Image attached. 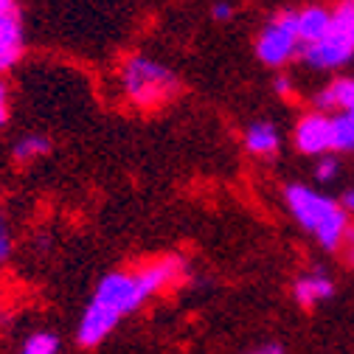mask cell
Instances as JSON below:
<instances>
[{
    "mask_svg": "<svg viewBox=\"0 0 354 354\" xmlns=\"http://www.w3.org/2000/svg\"><path fill=\"white\" fill-rule=\"evenodd\" d=\"M183 276H186L183 256H158L136 270L107 273L96 284L91 304L84 306V313L76 324V343L82 348H96L118 329V324L127 315L138 313L147 301L174 287Z\"/></svg>",
    "mask_w": 354,
    "mask_h": 354,
    "instance_id": "cell-1",
    "label": "cell"
},
{
    "mask_svg": "<svg viewBox=\"0 0 354 354\" xmlns=\"http://www.w3.org/2000/svg\"><path fill=\"white\" fill-rule=\"evenodd\" d=\"M284 205L295 223L326 250H340L343 239L351 228L348 214L343 211L340 200L309 189L304 183H290L284 189Z\"/></svg>",
    "mask_w": 354,
    "mask_h": 354,
    "instance_id": "cell-2",
    "label": "cell"
},
{
    "mask_svg": "<svg viewBox=\"0 0 354 354\" xmlns=\"http://www.w3.org/2000/svg\"><path fill=\"white\" fill-rule=\"evenodd\" d=\"M118 84L121 93L129 104H136L138 110H158L166 102H171L180 91V79L171 68L152 57H129L121 71H118Z\"/></svg>",
    "mask_w": 354,
    "mask_h": 354,
    "instance_id": "cell-3",
    "label": "cell"
},
{
    "mask_svg": "<svg viewBox=\"0 0 354 354\" xmlns=\"http://www.w3.org/2000/svg\"><path fill=\"white\" fill-rule=\"evenodd\" d=\"M354 57V0H343L332 9L326 34L315 46L301 48V59L315 71H337Z\"/></svg>",
    "mask_w": 354,
    "mask_h": 354,
    "instance_id": "cell-4",
    "label": "cell"
},
{
    "mask_svg": "<svg viewBox=\"0 0 354 354\" xmlns=\"http://www.w3.org/2000/svg\"><path fill=\"white\" fill-rule=\"evenodd\" d=\"M301 48L295 12H279L256 37V57L268 68H284L290 59L301 57Z\"/></svg>",
    "mask_w": 354,
    "mask_h": 354,
    "instance_id": "cell-5",
    "label": "cell"
},
{
    "mask_svg": "<svg viewBox=\"0 0 354 354\" xmlns=\"http://www.w3.org/2000/svg\"><path fill=\"white\" fill-rule=\"evenodd\" d=\"M26 51V31L17 0H0V76L12 71Z\"/></svg>",
    "mask_w": 354,
    "mask_h": 354,
    "instance_id": "cell-6",
    "label": "cell"
},
{
    "mask_svg": "<svg viewBox=\"0 0 354 354\" xmlns=\"http://www.w3.org/2000/svg\"><path fill=\"white\" fill-rule=\"evenodd\" d=\"M292 141H295V149H298L301 155H309V158H324V155H329V152H332V115L324 113V110L306 113V115L295 124Z\"/></svg>",
    "mask_w": 354,
    "mask_h": 354,
    "instance_id": "cell-7",
    "label": "cell"
},
{
    "mask_svg": "<svg viewBox=\"0 0 354 354\" xmlns=\"http://www.w3.org/2000/svg\"><path fill=\"white\" fill-rule=\"evenodd\" d=\"M335 295V281L324 273V270H309L301 273L292 281V301L304 309H315L318 304L329 301Z\"/></svg>",
    "mask_w": 354,
    "mask_h": 354,
    "instance_id": "cell-8",
    "label": "cell"
},
{
    "mask_svg": "<svg viewBox=\"0 0 354 354\" xmlns=\"http://www.w3.org/2000/svg\"><path fill=\"white\" fill-rule=\"evenodd\" d=\"M329 20H332V12L326 6H318V3H309L304 9L295 12V26H298V37H301V46H315V42L326 34L329 28Z\"/></svg>",
    "mask_w": 354,
    "mask_h": 354,
    "instance_id": "cell-9",
    "label": "cell"
},
{
    "mask_svg": "<svg viewBox=\"0 0 354 354\" xmlns=\"http://www.w3.org/2000/svg\"><path fill=\"white\" fill-rule=\"evenodd\" d=\"M281 147V132L270 121H253L245 129V149L256 158H270Z\"/></svg>",
    "mask_w": 354,
    "mask_h": 354,
    "instance_id": "cell-10",
    "label": "cell"
},
{
    "mask_svg": "<svg viewBox=\"0 0 354 354\" xmlns=\"http://www.w3.org/2000/svg\"><path fill=\"white\" fill-rule=\"evenodd\" d=\"M318 107L324 113H329V110H337V113L354 110V79L343 76V79H335L332 84H326L321 91V96H318Z\"/></svg>",
    "mask_w": 354,
    "mask_h": 354,
    "instance_id": "cell-11",
    "label": "cell"
},
{
    "mask_svg": "<svg viewBox=\"0 0 354 354\" xmlns=\"http://www.w3.org/2000/svg\"><path fill=\"white\" fill-rule=\"evenodd\" d=\"M332 152H354V110L332 115Z\"/></svg>",
    "mask_w": 354,
    "mask_h": 354,
    "instance_id": "cell-12",
    "label": "cell"
},
{
    "mask_svg": "<svg viewBox=\"0 0 354 354\" xmlns=\"http://www.w3.org/2000/svg\"><path fill=\"white\" fill-rule=\"evenodd\" d=\"M51 152V138L48 136H39V132H28V136H23L15 147H12V155L15 160L20 163H28V160H37L42 155Z\"/></svg>",
    "mask_w": 354,
    "mask_h": 354,
    "instance_id": "cell-13",
    "label": "cell"
},
{
    "mask_svg": "<svg viewBox=\"0 0 354 354\" xmlns=\"http://www.w3.org/2000/svg\"><path fill=\"white\" fill-rule=\"evenodd\" d=\"M17 354H59V337L54 332H46V329L31 332L23 340Z\"/></svg>",
    "mask_w": 354,
    "mask_h": 354,
    "instance_id": "cell-14",
    "label": "cell"
},
{
    "mask_svg": "<svg viewBox=\"0 0 354 354\" xmlns=\"http://www.w3.org/2000/svg\"><path fill=\"white\" fill-rule=\"evenodd\" d=\"M313 174H315L318 183H332V180H337V174H340V160L329 152V155H324V158L315 160Z\"/></svg>",
    "mask_w": 354,
    "mask_h": 354,
    "instance_id": "cell-15",
    "label": "cell"
},
{
    "mask_svg": "<svg viewBox=\"0 0 354 354\" xmlns=\"http://www.w3.org/2000/svg\"><path fill=\"white\" fill-rule=\"evenodd\" d=\"M15 253V236H12V228L6 223H0V264L9 261Z\"/></svg>",
    "mask_w": 354,
    "mask_h": 354,
    "instance_id": "cell-16",
    "label": "cell"
},
{
    "mask_svg": "<svg viewBox=\"0 0 354 354\" xmlns=\"http://www.w3.org/2000/svg\"><path fill=\"white\" fill-rule=\"evenodd\" d=\"M234 15H236V9H234V3H228V0H219V3L211 6V17L219 20V23L234 20Z\"/></svg>",
    "mask_w": 354,
    "mask_h": 354,
    "instance_id": "cell-17",
    "label": "cell"
},
{
    "mask_svg": "<svg viewBox=\"0 0 354 354\" xmlns=\"http://www.w3.org/2000/svg\"><path fill=\"white\" fill-rule=\"evenodd\" d=\"M340 253H343V261L348 264V268H354V225L348 228V234H346V239H343Z\"/></svg>",
    "mask_w": 354,
    "mask_h": 354,
    "instance_id": "cell-18",
    "label": "cell"
},
{
    "mask_svg": "<svg viewBox=\"0 0 354 354\" xmlns=\"http://www.w3.org/2000/svg\"><path fill=\"white\" fill-rule=\"evenodd\" d=\"M6 121H9V87L3 79H0V127Z\"/></svg>",
    "mask_w": 354,
    "mask_h": 354,
    "instance_id": "cell-19",
    "label": "cell"
},
{
    "mask_svg": "<svg viewBox=\"0 0 354 354\" xmlns=\"http://www.w3.org/2000/svg\"><path fill=\"white\" fill-rule=\"evenodd\" d=\"M245 354H284V346L281 343H264V346H256Z\"/></svg>",
    "mask_w": 354,
    "mask_h": 354,
    "instance_id": "cell-20",
    "label": "cell"
},
{
    "mask_svg": "<svg viewBox=\"0 0 354 354\" xmlns=\"http://www.w3.org/2000/svg\"><path fill=\"white\" fill-rule=\"evenodd\" d=\"M273 91H276L279 96H287V93L292 91V82H290L287 76H276V82H273Z\"/></svg>",
    "mask_w": 354,
    "mask_h": 354,
    "instance_id": "cell-21",
    "label": "cell"
},
{
    "mask_svg": "<svg viewBox=\"0 0 354 354\" xmlns=\"http://www.w3.org/2000/svg\"><path fill=\"white\" fill-rule=\"evenodd\" d=\"M340 205H343V211L351 216L354 214V189H346L343 192V197H340Z\"/></svg>",
    "mask_w": 354,
    "mask_h": 354,
    "instance_id": "cell-22",
    "label": "cell"
}]
</instances>
